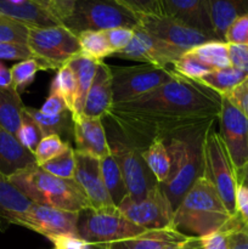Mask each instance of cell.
I'll list each match as a JSON object with an SVG mask.
<instances>
[{
    "instance_id": "cell-56",
    "label": "cell",
    "mask_w": 248,
    "mask_h": 249,
    "mask_svg": "<svg viewBox=\"0 0 248 249\" xmlns=\"http://www.w3.org/2000/svg\"><path fill=\"white\" fill-rule=\"evenodd\" d=\"M1 65H2V63H1V62H0V67H1Z\"/></svg>"
},
{
    "instance_id": "cell-39",
    "label": "cell",
    "mask_w": 248,
    "mask_h": 249,
    "mask_svg": "<svg viewBox=\"0 0 248 249\" xmlns=\"http://www.w3.org/2000/svg\"><path fill=\"white\" fill-rule=\"evenodd\" d=\"M17 140L21 142L23 147L31 151L32 153L36 148L38 143L43 139V134H41L40 129L36 125L35 122L23 111V118H22L21 126H19L18 131L16 134Z\"/></svg>"
},
{
    "instance_id": "cell-4",
    "label": "cell",
    "mask_w": 248,
    "mask_h": 249,
    "mask_svg": "<svg viewBox=\"0 0 248 249\" xmlns=\"http://www.w3.org/2000/svg\"><path fill=\"white\" fill-rule=\"evenodd\" d=\"M207 128L187 131L164 140L170 156V173L167 181L159 186L174 209L203 175V140Z\"/></svg>"
},
{
    "instance_id": "cell-54",
    "label": "cell",
    "mask_w": 248,
    "mask_h": 249,
    "mask_svg": "<svg viewBox=\"0 0 248 249\" xmlns=\"http://www.w3.org/2000/svg\"><path fill=\"white\" fill-rule=\"evenodd\" d=\"M179 249H203V247H202L201 238L190 237V240Z\"/></svg>"
},
{
    "instance_id": "cell-36",
    "label": "cell",
    "mask_w": 248,
    "mask_h": 249,
    "mask_svg": "<svg viewBox=\"0 0 248 249\" xmlns=\"http://www.w3.org/2000/svg\"><path fill=\"white\" fill-rule=\"evenodd\" d=\"M68 141H63L58 135L44 136L34 150L33 155L38 165H44L46 162L60 155L67 146Z\"/></svg>"
},
{
    "instance_id": "cell-21",
    "label": "cell",
    "mask_w": 248,
    "mask_h": 249,
    "mask_svg": "<svg viewBox=\"0 0 248 249\" xmlns=\"http://www.w3.org/2000/svg\"><path fill=\"white\" fill-rule=\"evenodd\" d=\"M0 15L27 27H53L61 24L36 0H27L21 4H14L9 0H0Z\"/></svg>"
},
{
    "instance_id": "cell-3",
    "label": "cell",
    "mask_w": 248,
    "mask_h": 249,
    "mask_svg": "<svg viewBox=\"0 0 248 249\" xmlns=\"http://www.w3.org/2000/svg\"><path fill=\"white\" fill-rule=\"evenodd\" d=\"M9 181L33 203L79 213L90 208L87 196L74 179H61L32 164L7 178Z\"/></svg>"
},
{
    "instance_id": "cell-31",
    "label": "cell",
    "mask_w": 248,
    "mask_h": 249,
    "mask_svg": "<svg viewBox=\"0 0 248 249\" xmlns=\"http://www.w3.org/2000/svg\"><path fill=\"white\" fill-rule=\"evenodd\" d=\"M247 75L248 73L231 66L228 68L211 71L206 75H203L198 82L211 88L221 96H225L229 92L232 91L242 80H245Z\"/></svg>"
},
{
    "instance_id": "cell-26",
    "label": "cell",
    "mask_w": 248,
    "mask_h": 249,
    "mask_svg": "<svg viewBox=\"0 0 248 249\" xmlns=\"http://www.w3.org/2000/svg\"><path fill=\"white\" fill-rule=\"evenodd\" d=\"M24 112L35 122L43 138L48 135H58L61 139H67L68 142L70 139L73 138V116L70 111H65L57 116H46L40 109L26 106Z\"/></svg>"
},
{
    "instance_id": "cell-49",
    "label": "cell",
    "mask_w": 248,
    "mask_h": 249,
    "mask_svg": "<svg viewBox=\"0 0 248 249\" xmlns=\"http://www.w3.org/2000/svg\"><path fill=\"white\" fill-rule=\"evenodd\" d=\"M203 249H229L228 230L225 228L220 231L201 237Z\"/></svg>"
},
{
    "instance_id": "cell-25",
    "label": "cell",
    "mask_w": 248,
    "mask_h": 249,
    "mask_svg": "<svg viewBox=\"0 0 248 249\" xmlns=\"http://www.w3.org/2000/svg\"><path fill=\"white\" fill-rule=\"evenodd\" d=\"M99 65V61L92 60V58L83 55L82 53L75 55L68 62V66L73 71L75 84H77V96H75L74 112L72 114L73 117H78L82 114L88 92H89L90 87H91Z\"/></svg>"
},
{
    "instance_id": "cell-5",
    "label": "cell",
    "mask_w": 248,
    "mask_h": 249,
    "mask_svg": "<svg viewBox=\"0 0 248 249\" xmlns=\"http://www.w3.org/2000/svg\"><path fill=\"white\" fill-rule=\"evenodd\" d=\"M62 24L78 36L85 31L105 32L117 27L135 29L140 26V17L118 0H77Z\"/></svg>"
},
{
    "instance_id": "cell-30",
    "label": "cell",
    "mask_w": 248,
    "mask_h": 249,
    "mask_svg": "<svg viewBox=\"0 0 248 249\" xmlns=\"http://www.w3.org/2000/svg\"><path fill=\"white\" fill-rule=\"evenodd\" d=\"M100 169H101L105 186H106L114 206L118 207L119 203L129 195L123 175H122L121 168H119L118 163L116 162L113 156L109 155L100 160Z\"/></svg>"
},
{
    "instance_id": "cell-47",
    "label": "cell",
    "mask_w": 248,
    "mask_h": 249,
    "mask_svg": "<svg viewBox=\"0 0 248 249\" xmlns=\"http://www.w3.org/2000/svg\"><path fill=\"white\" fill-rule=\"evenodd\" d=\"M233 106L237 107L241 112L248 117V75L245 80L240 83L235 89L225 95Z\"/></svg>"
},
{
    "instance_id": "cell-53",
    "label": "cell",
    "mask_w": 248,
    "mask_h": 249,
    "mask_svg": "<svg viewBox=\"0 0 248 249\" xmlns=\"http://www.w3.org/2000/svg\"><path fill=\"white\" fill-rule=\"evenodd\" d=\"M236 178H237L238 186L248 189V162L246 163L245 167L241 168V169L236 173Z\"/></svg>"
},
{
    "instance_id": "cell-40",
    "label": "cell",
    "mask_w": 248,
    "mask_h": 249,
    "mask_svg": "<svg viewBox=\"0 0 248 249\" xmlns=\"http://www.w3.org/2000/svg\"><path fill=\"white\" fill-rule=\"evenodd\" d=\"M228 230L229 249H248V226L241 221L238 215H233L225 225Z\"/></svg>"
},
{
    "instance_id": "cell-35",
    "label": "cell",
    "mask_w": 248,
    "mask_h": 249,
    "mask_svg": "<svg viewBox=\"0 0 248 249\" xmlns=\"http://www.w3.org/2000/svg\"><path fill=\"white\" fill-rule=\"evenodd\" d=\"M10 71L12 77V88L21 94L31 85L36 73L39 71H44V68L35 58H28L15 63Z\"/></svg>"
},
{
    "instance_id": "cell-43",
    "label": "cell",
    "mask_w": 248,
    "mask_h": 249,
    "mask_svg": "<svg viewBox=\"0 0 248 249\" xmlns=\"http://www.w3.org/2000/svg\"><path fill=\"white\" fill-rule=\"evenodd\" d=\"M40 2L61 24L68 18L77 0H36Z\"/></svg>"
},
{
    "instance_id": "cell-18",
    "label": "cell",
    "mask_w": 248,
    "mask_h": 249,
    "mask_svg": "<svg viewBox=\"0 0 248 249\" xmlns=\"http://www.w3.org/2000/svg\"><path fill=\"white\" fill-rule=\"evenodd\" d=\"M160 4L164 16L177 19L218 40L209 14L208 0H160Z\"/></svg>"
},
{
    "instance_id": "cell-46",
    "label": "cell",
    "mask_w": 248,
    "mask_h": 249,
    "mask_svg": "<svg viewBox=\"0 0 248 249\" xmlns=\"http://www.w3.org/2000/svg\"><path fill=\"white\" fill-rule=\"evenodd\" d=\"M138 15H163L160 0H118Z\"/></svg>"
},
{
    "instance_id": "cell-38",
    "label": "cell",
    "mask_w": 248,
    "mask_h": 249,
    "mask_svg": "<svg viewBox=\"0 0 248 249\" xmlns=\"http://www.w3.org/2000/svg\"><path fill=\"white\" fill-rule=\"evenodd\" d=\"M173 70L177 74L182 75L185 78H189L192 80H199L203 75L211 72V68L207 67L202 62H199L197 58H195L191 53H185L177 62L173 65Z\"/></svg>"
},
{
    "instance_id": "cell-12",
    "label": "cell",
    "mask_w": 248,
    "mask_h": 249,
    "mask_svg": "<svg viewBox=\"0 0 248 249\" xmlns=\"http://www.w3.org/2000/svg\"><path fill=\"white\" fill-rule=\"evenodd\" d=\"M218 121L219 134L237 173L248 162V117L223 96Z\"/></svg>"
},
{
    "instance_id": "cell-23",
    "label": "cell",
    "mask_w": 248,
    "mask_h": 249,
    "mask_svg": "<svg viewBox=\"0 0 248 249\" xmlns=\"http://www.w3.org/2000/svg\"><path fill=\"white\" fill-rule=\"evenodd\" d=\"M32 202L0 173V230L16 225Z\"/></svg>"
},
{
    "instance_id": "cell-29",
    "label": "cell",
    "mask_w": 248,
    "mask_h": 249,
    "mask_svg": "<svg viewBox=\"0 0 248 249\" xmlns=\"http://www.w3.org/2000/svg\"><path fill=\"white\" fill-rule=\"evenodd\" d=\"M142 157L158 184H164L170 173V156L164 140L155 139L151 141L142 150Z\"/></svg>"
},
{
    "instance_id": "cell-44",
    "label": "cell",
    "mask_w": 248,
    "mask_h": 249,
    "mask_svg": "<svg viewBox=\"0 0 248 249\" xmlns=\"http://www.w3.org/2000/svg\"><path fill=\"white\" fill-rule=\"evenodd\" d=\"M53 248L51 249H99L97 246L90 245L79 236L73 235H58L48 237Z\"/></svg>"
},
{
    "instance_id": "cell-17",
    "label": "cell",
    "mask_w": 248,
    "mask_h": 249,
    "mask_svg": "<svg viewBox=\"0 0 248 249\" xmlns=\"http://www.w3.org/2000/svg\"><path fill=\"white\" fill-rule=\"evenodd\" d=\"M104 119L89 118L85 116L73 117V140L74 151L83 155L101 160L111 155L108 136Z\"/></svg>"
},
{
    "instance_id": "cell-6",
    "label": "cell",
    "mask_w": 248,
    "mask_h": 249,
    "mask_svg": "<svg viewBox=\"0 0 248 249\" xmlns=\"http://www.w3.org/2000/svg\"><path fill=\"white\" fill-rule=\"evenodd\" d=\"M220 196L230 215H236L237 178L231 158L226 151L215 122L206 129L203 140V175Z\"/></svg>"
},
{
    "instance_id": "cell-16",
    "label": "cell",
    "mask_w": 248,
    "mask_h": 249,
    "mask_svg": "<svg viewBox=\"0 0 248 249\" xmlns=\"http://www.w3.org/2000/svg\"><path fill=\"white\" fill-rule=\"evenodd\" d=\"M74 180L87 196L90 208L99 209L114 206L102 179L100 160L75 152Z\"/></svg>"
},
{
    "instance_id": "cell-11",
    "label": "cell",
    "mask_w": 248,
    "mask_h": 249,
    "mask_svg": "<svg viewBox=\"0 0 248 249\" xmlns=\"http://www.w3.org/2000/svg\"><path fill=\"white\" fill-rule=\"evenodd\" d=\"M118 209L128 220L145 230L173 228L174 208L160 186L140 198L128 195L119 203Z\"/></svg>"
},
{
    "instance_id": "cell-22",
    "label": "cell",
    "mask_w": 248,
    "mask_h": 249,
    "mask_svg": "<svg viewBox=\"0 0 248 249\" xmlns=\"http://www.w3.org/2000/svg\"><path fill=\"white\" fill-rule=\"evenodd\" d=\"M35 164L34 155L21 145L16 135L0 125V173L6 178Z\"/></svg>"
},
{
    "instance_id": "cell-55",
    "label": "cell",
    "mask_w": 248,
    "mask_h": 249,
    "mask_svg": "<svg viewBox=\"0 0 248 249\" xmlns=\"http://www.w3.org/2000/svg\"><path fill=\"white\" fill-rule=\"evenodd\" d=\"M10 2H14V4H21V2L27 1V0H9Z\"/></svg>"
},
{
    "instance_id": "cell-15",
    "label": "cell",
    "mask_w": 248,
    "mask_h": 249,
    "mask_svg": "<svg viewBox=\"0 0 248 249\" xmlns=\"http://www.w3.org/2000/svg\"><path fill=\"white\" fill-rule=\"evenodd\" d=\"M139 17L140 27L147 33L184 51L214 40L207 34L164 15H139Z\"/></svg>"
},
{
    "instance_id": "cell-28",
    "label": "cell",
    "mask_w": 248,
    "mask_h": 249,
    "mask_svg": "<svg viewBox=\"0 0 248 249\" xmlns=\"http://www.w3.org/2000/svg\"><path fill=\"white\" fill-rule=\"evenodd\" d=\"M195 58L206 65L207 67L213 70L231 67L230 53H229V44L225 41L211 40L201 44L196 48L187 51Z\"/></svg>"
},
{
    "instance_id": "cell-7",
    "label": "cell",
    "mask_w": 248,
    "mask_h": 249,
    "mask_svg": "<svg viewBox=\"0 0 248 249\" xmlns=\"http://www.w3.org/2000/svg\"><path fill=\"white\" fill-rule=\"evenodd\" d=\"M124 216L118 207L87 208L78 213V236L90 245L102 246L145 232Z\"/></svg>"
},
{
    "instance_id": "cell-32",
    "label": "cell",
    "mask_w": 248,
    "mask_h": 249,
    "mask_svg": "<svg viewBox=\"0 0 248 249\" xmlns=\"http://www.w3.org/2000/svg\"><path fill=\"white\" fill-rule=\"evenodd\" d=\"M51 94H57L67 106V109L73 114L75 106V96H77V84L73 71L68 66V63L60 70H57L56 75L53 77L50 84Z\"/></svg>"
},
{
    "instance_id": "cell-14",
    "label": "cell",
    "mask_w": 248,
    "mask_h": 249,
    "mask_svg": "<svg viewBox=\"0 0 248 249\" xmlns=\"http://www.w3.org/2000/svg\"><path fill=\"white\" fill-rule=\"evenodd\" d=\"M16 225L23 226L46 238L58 235L78 236V213L32 202Z\"/></svg>"
},
{
    "instance_id": "cell-48",
    "label": "cell",
    "mask_w": 248,
    "mask_h": 249,
    "mask_svg": "<svg viewBox=\"0 0 248 249\" xmlns=\"http://www.w3.org/2000/svg\"><path fill=\"white\" fill-rule=\"evenodd\" d=\"M229 53H230L231 65L248 73V45L229 44Z\"/></svg>"
},
{
    "instance_id": "cell-27",
    "label": "cell",
    "mask_w": 248,
    "mask_h": 249,
    "mask_svg": "<svg viewBox=\"0 0 248 249\" xmlns=\"http://www.w3.org/2000/svg\"><path fill=\"white\" fill-rule=\"evenodd\" d=\"M24 105L12 87L0 88V125L16 135L23 118Z\"/></svg>"
},
{
    "instance_id": "cell-50",
    "label": "cell",
    "mask_w": 248,
    "mask_h": 249,
    "mask_svg": "<svg viewBox=\"0 0 248 249\" xmlns=\"http://www.w3.org/2000/svg\"><path fill=\"white\" fill-rule=\"evenodd\" d=\"M40 111L46 116H57V114L63 113L65 111H68L67 106L63 102V100L58 96L57 94H51L49 92L48 99L41 106Z\"/></svg>"
},
{
    "instance_id": "cell-9",
    "label": "cell",
    "mask_w": 248,
    "mask_h": 249,
    "mask_svg": "<svg viewBox=\"0 0 248 249\" xmlns=\"http://www.w3.org/2000/svg\"><path fill=\"white\" fill-rule=\"evenodd\" d=\"M109 129L111 134L107 136L111 155L121 168L129 195L135 198L146 196L148 192L159 186V184L146 164L142 150L116 128L111 125Z\"/></svg>"
},
{
    "instance_id": "cell-34",
    "label": "cell",
    "mask_w": 248,
    "mask_h": 249,
    "mask_svg": "<svg viewBox=\"0 0 248 249\" xmlns=\"http://www.w3.org/2000/svg\"><path fill=\"white\" fill-rule=\"evenodd\" d=\"M45 172L55 175V177L61 178V179H74L75 173V151L74 147L67 143L65 150L53 158L51 160L46 162L45 164L41 165Z\"/></svg>"
},
{
    "instance_id": "cell-13",
    "label": "cell",
    "mask_w": 248,
    "mask_h": 249,
    "mask_svg": "<svg viewBox=\"0 0 248 249\" xmlns=\"http://www.w3.org/2000/svg\"><path fill=\"white\" fill-rule=\"evenodd\" d=\"M185 53L187 51L151 36L139 26L134 29V36L129 45L116 55L124 60L142 62L143 65L168 67L174 65Z\"/></svg>"
},
{
    "instance_id": "cell-19",
    "label": "cell",
    "mask_w": 248,
    "mask_h": 249,
    "mask_svg": "<svg viewBox=\"0 0 248 249\" xmlns=\"http://www.w3.org/2000/svg\"><path fill=\"white\" fill-rule=\"evenodd\" d=\"M113 107L112 70L108 65L100 62L92 84L88 92L82 114L89 118H107ZM80 114V116H82Z\"/></svg>"
},
{
    "instance_id": "cell-8",
    "label": "cell",
    "mask_w": 248,
    "mask_h": 249,
    "mask_svg": "<svg viewBox=\"0 0 248 249\" xmlns=\"http://www.w3.org/2000/svg\"><path fill=\"white\" fill-rule=\"evenodd\" d=\"M27 46L44 71L60 70L80 53L78 36L63 24L29 27Z\"/></svg>"
},
{
    "instance_id": "cell-41",
    "label": "cell",
    "mask_w": 248,
    "mask_h": 249,
    "mask_svg": "<svg viewBox=\"0 0 248 249\" xmlns=\"http://www.w3.org/2000/svg\"><path fill=\"white\" fill-rule=\"evenodd\" d=\"M225 41L233 45H248V14L238 17L228 28Z\"/></svg>"
},
{
    "instance_id": "cell-33",
    "label": "cell",
    "mask_w": 248,
    "mask_h": 249,
    "mask_svg": "<svg viewBox=\"0 0 248 249\" xmlns=\"http://www.w3.org/2000/svg\"><path fill=\"white\" fill-rule=\"evenodd\" d=\"M78 39H79L80 53L92 60L104 62L105 58L113 55L105 32L85 31L78 34Z\"/></svg>"
},
{
    "instance_id": "cell-24",
    "label": "cell",
    "mask_w": 248,
    "mask_h": 249,
    "mask_svg": "<svg viewBox=\"0 0 248 249\" xmlns=\"http://www.w3.org/2000/svg\"><path fill=\"white\" fill-rule=\"evenodd\" d=\"M208 5L214 33L220 41H225L229 27L248 14V0H208Z\"/></svg>"
},
{
    "instance_id": "cell-52",
    "label": "cell",
    "mask_w": 248,
    "mask_h": 249,
    "mask_svg": "<svg viewBox=\"0 0 248 249\" xmlns=\"http://www.w3.org/2000/svg\"><path fill=\"white\" fill-rule=\"evenodd\" d=\"M12 87V77L11 71L5 65L0 67V88H10Z\"/></svg>"
},
{
    "instance_id": "cell-10",
    "label": "cell",
    "mask_w": 248,
    "mask_h": 249,
    "mask_svg": "<svg viewBox=\"0 0 248 249\" xmlns=\"http://www.w3.org/2000/svg\"><path fill=\"white\" fill-rule=\"evenodd\" d=\"M113 105L138 99L175 75V71L153 65L121 66L112 68Z\"/></svg>"
},
{
    "instance_id": "cell-51",
    "label": "cell",
    "mask_w": 248,
    "mask_h": 249,
    "mask_svg": "<svg viewBox=\"0 0 248 249\" xmlns=\"http://www.w3.org/2000/svg\"><path fill=\"white\" fill-rule=\"evenodd\" d=\"M236 214L246 226H248V189L237 187L236 194Z\"/></svg>"
},
{
    "instance_id": "cell-37",
    "label": "cell",
    "mask_w": 248,
    "mask_h": 249,
    "mask_svg": "<svg viewBox=\"0 0 248 249\" xmlns=\"http://www.w3.org/2000/svg\"><path fill=\"white\" fill-rule=\"evenodd\" d=\"M29 27L0 15V41L27 45Z\"/></svg>"
},
{
    "instance_id": "cell-42",
    "label": "cell",
    "mask_w": 248,
    "mask_h": 249,
    "mask_svg": "<svg viewBox=\"0 0 248 249\" xmlns=\"http://www.w3.org/2000/svg\"><path fill=\"white\" fill-rule=\"evenodd\" d=\"M107 41L111 46L113 55L118 53L119 51L124 50L134 36V29L125 28V27H117V28L105 31Z\"/></svg>"
},
{
    "instance_id": "cell-45",
    "label": "cell",
    "mask_w": 248,
    "mask_h": 249,
    "mask_svg": "<svg viewBox=\"0 0 248 249\" xmlns=\"http://www.w3.org/2000/svg\"><path fill=\"white\" fill-rule=\"evenodd\" d=\"M34 58L29 48L23 44L2 43L0 41V60L23 61Z\"/></svg>"
},
{
    "instance_id": "cell-2",
    "label": "cell",
    "mask_w": 248,
    "mask_h": 249,
    "mask_svg": "<svg viewBox=\"0 0 248 249\" xmlns=\"http://www.w3.org/2000/svg\"><path fill=\"white\" fill-rule=\"evenodd\" d=\"M231 218L215 187L201 177L174 209L173 228L187 237L201 238L223 230Z\"/></svg>"
},
{
    "instance_id": "cell-1",
    "label": "cell",
    "mask_w": 248,
    "mask_h": 249,
    "mask_svg": "<svg viewBox=\"0 0 248 249\" xmlns=\"http://www.w3.org/2000/svg\"><path fill=\"white\" fill-rule=\"evenodd\" d=\"M223 96L198 80L175 73L152 91L116 104L107 119L141 150L155 139H167L218 121Z\"/></svg>"
},
{
    "instance_id": "cell-20",
    "label": "cell",
    "mask_w": 248,
    "mask_h": 249,
    "mask_svg": "<svg viewBox=\"0 0 248 249\" xmlns=\"http://www.w3.org/2000/svg\"><path fill=\"white\" fill-rule=\"evenodd\" d=\"M190 237L174 228L162 230H146L141 235L128 240L97 246L99 249H179Z\"/></svg>"
}]
</instances>
